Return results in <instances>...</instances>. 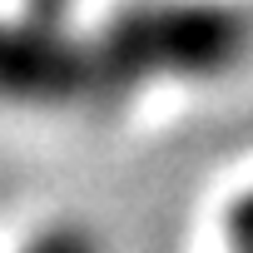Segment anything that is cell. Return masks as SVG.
Segmentation results:
<instances>
[{
	"instance_id": "obj_1",
	"label": "cell",
	"mask_w": 253,
	"mask_h": 253,
	"mask_svg": "<svg viewBox=\"0 0 253 253\" xmlns=\"http://www.w3.org/2000/svg\"><path fill=\"white\" fill-rule=\"evenodd\" d=\"M94 45L99 99H124L154 75H218L248 50V15L213 0L124 10Z\"/></svg>"
},
{
	"instance_id": "obj_2",
	"label": "cell",
	"mask_w": 253,
	"mask_h": 253,
	"mask_svg": "<svg viewBox=\"0 0 253 253\" xmlns=\"http://www.w3.org/2000/svg\"><path fill=\"white\" fill-rule=\"evenodd\" d=\"M0 99H20V104L99 99L94 45L70 40L60 20H45L30 10L25 20L0 15Z\"/></svg>"
},
{
	"instance_id": "obj_3",
	"label": "cell",
	"mask_w": 253,
	"mask_h": 253,
	"mask_svg": "<svg viewBox=\"0 0 253 253\" xmlns=\"http://www.w3.org/2000/svg\"><path fill=\"white\" fill-rule=\"evenodd\" d=\"M228 238L243 243V248H253V194L238 199V204L228 209Z\"/></svg>"
},
{
	"instance_id": "obj_4",
	"label": "cell",
	"mask_w": 253,
	"mask_h": 253,
	"mask_svg": "<svg viewBox=\"0 0 253 253\" xmlns=\"http://www.w3.org/2000/svg\"><path fill=\"white\" fill-rule=\"evenodd\" d=\"M65 5H70V0H30V15H45V20H65Z\"/></svg>"
}]
</instances>
